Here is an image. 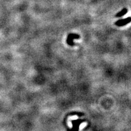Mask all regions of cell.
Returning <instances> with one entry per match:
<instances>
[{"label": "cell", "mask_w": 131, "mask_h": 131, "mask_svg": "<svg viewBox=\"0 0 131 131\" xmlns=\"http://www.w3.org/2000/svg\"><path fill=\"white\" fill-rule=\"evenodd\" d=\"M130 22H131V17H128V18H126L119 19V20L117 21L115 23V24L116 26H119V27H122V26H126V24H127Z\"/></svg>", "instance_id": "1"}, {"label": "cell", "mask_w": 131, "mask_h": 131, "mask_svg": "<svg viewBox=\"0 0 131 131\" xmlns=\"http://www.w3.org/2000/svg\"><path fill=\"white\" fill-rule=\"evenodd\" d=\"M127 12H128V9H127V8H124V9H123L122 10L120 11V12L117 13V14L115 15V17H117V18L122 17V16H124L125 14H126Z\"/></svg>", "instance_id": "2"}, {"label": "cell", "mask_w": 131, "mask_h": 131, "mask_svg": "<svg viewBox=\"0 0 131 131\" xmlns=\"http://www.w3.org/2000/svg\"><path fill=\"white\" fill-rule=\"evenodd\" d=\"M80 38V35H78V34H70L68 37V40H73V39H78Z\"/></svg>", "instance_id": "3"}]
</instances>
